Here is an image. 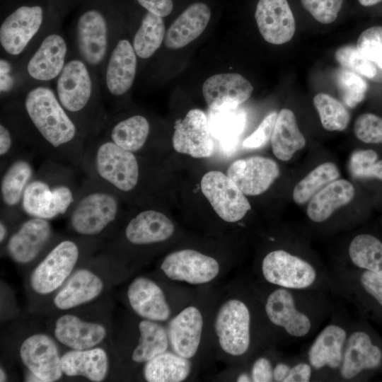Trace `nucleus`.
I'll use <instances>...</instances> for the list:
<instances>
[{"label":"nucleus","mask_w":382,"mask_h":382,"mask_svg":"<svg viewBox=\"0 0 382 382\" xmlns=\"http://www.w3.org/2000/svg\"><path fill=\"white\" fill-rule=\"evenodd\" d=\"M9 121L25 146L46 160L80 168L88 138L52 89L33 88Z\"/></svg>","instance_id":"nucleus-1"},{"label":"nucleus","mask_w":382,"mask_h":382,"mask_svg":"<svg viewBox=\"0 0 382 382\" xmlns=\"http://www.w3.org/2000/svg\"><path fill=\"white\" fill-rule=\"evenodd\" d=\"M81 168L46 160L27 186L21 204L24 215L52 220L65 216L73 206L83 183Z\"/></svg>","instance_id":"nucleus-2"},{"label":"nucleus","mask_w":382,"mask_h":382,"mask_svg":"<svg viewBox=\"0 0 382 382\" xmlns=\"http://www.w3.org/2000/svg\"><path fill=\"white\" fill-rule=\"evenodd\" d=\"M324 292L276 286L265 299V316L289 339L303 340L316 330L330 311Z\"/></svg>","instance_id":"nucleus-3"},{"label":"nucleus","mask_w":382,"mask_h":382,"mask_svg":"<svg viewBox=\"0 0 382 382\" xmlns=\"http://www.w3.org/2000/svg\"><path fill=\"white\" fill-rule=\"evenodd\" d=\"M54 92L88 140L100 134L108 120L96 99L93 78L84 61L74 58L66 62L57 78Z\"/></svg>","instance_id":"nucleus-4"},{"label":"nucleus","mask_w":382,"mask_h":382,"mask_svg":"<svg viewBox=\"0 0 382 382\" xmlns=\"http://www.w3.org/2000/svg\"><path fill=\"white\" fill-rule=\"evenodd\" d=\"M121 197L103 183L84 175L77 198L66 215L69 229L86 238L111 230L120 214Z\"/></svg>","instance_id":"nucleus-5"},{"label":"nucleus","mask_w":382,"mask_h":382,"mask_svg":"<svg viewBox=\"0 0 382 382\" xmlns=\"http://www.w3.org/2000/svg\"><path fill=\"white\" fill-rule=\"evenodd\" d=\"M260 270L265 280L275 286L312 291H325L332 286L331 275L327 270L284 249H276L265 255Z\"/></svg>","instance_id":"nucleus-6"},{"label":"nucleus","mask_w":382,"mask_h":382,"mask_svg":"<svg viewBox=\"0 0 382 382\" xmlns=\"http://www.w3.org/2000/svg\"><path fill=\"white\" fill-rule=\"evenodd\" d=\"M382 370V339L366 322L351 323L337 380L359 381Z\"/></svg>","instance_id":"nucleus-7"},{"label":"nucleus","mask_w":382,"mask_h":382,"mask_svg":"<svg viewBox=\"0 0 382 382\" xmlns=\"http://www.w3.org/2000/svg\"><path fill=\"white\" fill-rule=\"evenodd\" d=\"M351 323L333 318L316 335L304 357L313 368L315 381L337 379Z\"/></svg>","instance_id":"nucleus-8"},{"label":"nucleus","mask_w":382,"mask_h":382,"mask_svg":"<svg viewBox=\"0 0 382 382\" xmlns=\"http://www.w3.org/2000/svg\"><path fill=\"white\" fill-rule=\"evenodd\" d=\"M332 286L345 296L368 318L382 320V276L347 267L334 270Z\"/></svg>","instance_id":"nucleus-9"},{"label":"nucleus","mask_w":382,"mask_h":382,"mask_svg":"<svg viewBox=\"0 0 382 382\" xmlns=\"http://www.w3.org/2000/svg\"><path fill=\"white\" fill-rule=\"evenodd\" d=\"M80 255L77 241L70 238L58 241L33 270L30 276L32 289L47 295L60 288L72 274Z\"/></svg>","instance_id":"nucleus-10"},{"label":"nucleus","mask_w":382,"mask_h":382,"mask_svg":"<svg viewBox=\"0 0 382 382\" xmlns=\"http://www.w3.org/2000/svg\"><path fill=\"white\" fill-rule=\"evenodd\" d=\"M252 315L243 301L231 299L220 307L214 329L220 347L228 354L241 357L251 345Z\"/></svg>","instance_id":"nucleus-11"},{"label":"nucleus","mask_w":382,"mask_h":382,"mask_svg":"<svg viewBox=\"0 0 382 382\" xmlns=\"http://www.w3.org/2000/svg\"><path fill=\"white\" fill-rule=\"evenodd\" d=\"M37 155L32 150H23L1 168V216L21 220L25 215L21 210L25 190L37 170L33 158Z\"/></svg>","instance_id":"nucleus-12"},{"label":"nucleus","mask_w":382,"mask_h":382,"mask_svg":"<svg viewBox=\"0 0 382 382\" xmlns=\"http://www.w3.org/2000/svg\"><path fill=\"white\" fill-rule=\"evenodd\" d=\"M200 185L215 212L227 222L240 221L251 209L245 195L233 180L220 171L205 173Z\"/></svg>","instance_id":"nucleus-13"},{"label":"nucleus","mask_w":382,"mask_h":382,"mask_svg":"<svg viewBox=\"0 0 382 382\" xmlns=\"http://www.w3.org/2000/svg\"><path fill=\"white\" fill-rule=\"evenodd\" d=\"M52 236L50 220L25 216L9 235L6 243V253L16 263L28 264L48 246Z\"/></svg>","instance_id":"nucleus-14"},{"label":"nucleus","mask_w":382,"mask_h":382,"mask_svg":"<svg viewBox=\"0 0 382 382\" xmlns=\"http://www.w3.org/2000/svg\"><path fill=\"white\" fill-rule=\"evenodd\" d=\"M44 10L40 5H22L10 13L0 26V44L11 56H18L40 30Z\"/></svg>","instance_id":"nucleus-15"},{"label":"nucleus","mask_w":382,"mask_h":382,"mask_svg":"<svg viewBox=\"0 0 382 382\" xmlns=\"http://www.w3.org/2000/svg\"><path fill=\"white\" fill-rule=\"evenodd\" d=\"M75 39L81 59L90 66H100L108 49V24L104 13L96 8L83 12L76 22Z\"/></svg>","instance_id":"nucleus-16"},{"label":"nucleus","mask_w":382,"mask_h":382,"mask_svg":"<svg viewBox=\"0 0 382 382\" xmlns=\"http://www.w3.org/2000/svg\"><path fill=\"white\" fill-rule=\"evenodd\" d=\"M161 269L172 280L201 284L218 275L219 265L214 257L192 249H183L167 255Z\"/></svg>","instance_id":"nucleus-17"},{"label":"nucleus","mask_w":382,"mask_h":382,"mask_svg":"<svg viewBox=\"0 0 382 382\" xmlns=\"http://www.w3.org/2000/svg\"><path fill=\"white\" fill-rule=\"evenodd\" d=\"M20 357L29 372L39 382H54L63 375L57 344L44 333L30 335L22 342Z\"/></svg>","instance_id":"nucleus-18"},{"label":"nucleus","mask_w":382,"mask_h":382,"mask_svg":"<svg viewBox=\"0 0 382 382\" xmlns=\"http://www.w3.org/2000/svg\"><path fill=\"white\" fill-rule=\"evenodd\" d=\"M172 142L178 153L197 158L210 157L214 144L204 112L199 109L189 110L175 123Z\"/></svg>","instance_id":"nucleus-19"},{"label":"nucleus","mask_w":382,"mask_h":382,"mask_svg":"<svg viewBox=\"0 0 382 382\" xmlns=\"http://www.w3.org/2000/svg\"><path fill=\"white\" fill-rule=\"evenodd\" d=\"M226 175L249 196L265 192L279 175L277 163L262 156H251L232 163Z\"/></svg>","instance_id":"nucleus-20"},{"label":"nucleus","mask_w":382,"mask_h":382,"mask_svg":"<svg viewBox=\"0 0 382 382\" xmlns=\"http://www.w3.org/2000/svg\"><path fill=\"white\" fill-rule=\"evenodd\" d=\"M202 91L210 109L222 110L236 108L246 101L253 91V86L239 74L225 73L208 78Z\"/></svg>","instance_id":"nucleus-21"},{"label":"nucleus","mask_w":382,"mask_h":382,"mask_svg":"<svg viewBox=\"0 0 382 382\" xmlns=\"http://www.w3.org/2000/svg\"><path fill=\"white\" fill-rule=\"evenodd\" d=\"M255 18L261 35L271 44H284L295 33V19L286 0H259Z\"/></svg>","instance_id":"nucleus-22"},{"label":"nucleus","mask_w":382,"mask_h":382,"mask_svg":"<svg viewBox=\"0 0 382 382\" xmlns=\"http://www.w3.org/2000/svg\"><path fill=\"white\" fill-rule=\"evenodd\" d=\"M67 45L59 34L47 35L29 59L26 65L28 76L35 81L47 82L57 79L66 61Z\"/></svg>","instance_id":"nucleus-23"},{"label":"nucleus","mask_w":382,"mask_h":382,"mask_svg":"<svg viewBox=\"0 0 382 382\" xmlns=\"http://www.w3.org/2000/svg\"><path fill=\"white\" fill-rule=\"evenodd\" d=\"M137 54L126 39L119 40L107 62L105 83L110 96L119 97L132 87L137 71Z\"/></svg>","instance_id":"nucleus-24"},{"label":"nucleus","mask_w":382,"mask_h":382,"mask_svg":"<svg viewBox=\"0 0 382 382\" xmlns=\"http://www.w3.org/2000/svg\"><path fill=\"white\" fill-rule=\"evenodd\" d=\"M127 298L134 312L144 319L166 320L170 309L161 288L153 280L138 277L129 284Z\"/></svg>","instance_id":"nucleus-25"},{"label":"nucleus","mask_w":382,"mask_h":382,"mask_svg":"<svg viewBox=\"0 0 382 382\" xmlns=\"http://www.w3.org/2000/svg\"><path fill=\"white\" fill-rule=\"evenodd\" d=\"M203 328L202 316L195 306L181 311L169 323L168 336L175 354L192 358L199 348Z\"/></svg>","instance_id":"nucleus-26"},{"label":"nucleus","mask_w":382,"mask_h":382,"mask_svg":"<svg viewBox=\"0 0 382 382\" xmlns=\"http://www.w3.org/2000/svg\"><path fill=\"white\" fill-rule=\"evenodd\" d=\"M54 335L58 342L71 349L82 350L99 345L106 337L107 330L100 323L64 314L55 321Z\"/></svg>","instance_id":"nucleus-27"},{"label":"nucleus","mask_w":382,"mask_h":382,"mask_svg":"<svg viewBox=\"0 0 382 382\" xmlns=\"http://www.w3.org/2000/svg\"><path fill=\"white\" fill-rule=\"evenodd\" d=\"M174 225L163 213L144 209L137 213L127 224L125 236L135 245H147L163 242L173 233Z\"/></svg>","instance_id":"nucleus-28"},{"label":"nucleus","mask_w":382,"mask_h":382,"mask_svg":"<svg viewBox=\"0 0 382 382\" xmlns=\"http://www.w3.org/2000/svg\"><path fill=\"white\" fill-rule=\"evenodd\" d=\"M104 289L103 279L91 270L81 268L72 273L54 296L56 308L66 311L96 299Z\"/></svg>","instance_id":"nucleus-29"},{"label":"nucleus","mask_w":382,"mask_h":382,"mask_svg":"<svg viewBox=\"0 0 382 382\" xmlns=\"http://www.w3.org/2000/svg\"><path fill=\"white\" fill-rule=\"evenodd\" d=\"M211 17L209 6L202 2L189 6L171 24L164 43L171 50L180 49L197 39L207 26Z\"/></svg>","instance_id":"nucleus-30"},{"label":"nucleus","mask_w":382,"mask_h":382,"mask_svg":"<svg viewBox=\"0 0 382 382\" xmlns=\"http://www.w3.org/2000/svg\"><path fill=\"white\" fill-rule=\"evenodd\" d=\"M63 374L67 376H83L93 382L103 381L109 369L108 357L100 347L65 352L61 357Z\"/></svg>","instance_id":"nucleus-31"},{"label":"nucleus","mask_w":382,"mask_h":382,"mask_svg":"<svg viewBox=\"0 0 382 382\" xmlns=\"http://www.w3.org/2000/svg\"><path fill=\"white\" fill-rule=\"evenodd\" d=\"M354 194V188L349 181L335 180L312 197L307 207V216L315 223L324 222L337 209L349 204Z\"/></svg>","instance_id":"nucleus-32"},{"label":"nucleus","mask_w":382,"mask_h":382,"mask_svg":"<svg viewBox=\"0 0 382 382\" xmlns=\"http://www.w3.org/2000/svg\"><path fill=\"white\" fill-rule=\"evenodd\" d=\"M101 134L110 139L121 148L137 153L146 145L151 127L149 120L143 115H134L115 120L108 121Z\"/></svg>","instance_id":"nucleus-33"},{"label":"nucleus","mask_w":382,"mask_h":382,"mask_svg":"<svg viewBox=\"0 0 382 382\" xmlns=\"http://www.w3.org/2000/svg\"><path fill=\"white\" fill-rule=\"evenodd\" d=\"M306 144V139L298 127L294 113L289 109H282L277 115L271 137L274 155L280 161H288Z\"/></svg>","instance_id":"nucleus-34"},{"label":"nucleus","mask_w":382,"mask_h":382,"mask_svg":"<svg viewBox=\"0 0 382 382\" xmlns=\"http://www.w3.org/2000/svg\"><path fill=\"white\" fill-rule=\"evenodd\" d=\"M189 359L166 351L145 363L144 377L148 382L183 381L191 371Z\"/></svg>","instance_id":"nucleus-35"},{"label":"nucleus","mask_w":382,"mask_h":382,"mask_svg":"<svg viewBox=\"0 0 382 382\" xmlns=\"http://www.w3.org/2000/svg\"><path fill=\"white\" fill-rule=\"evenodd\" d=\"M350 267L382 276V241L368 233L355 236L347 249Z\"/></svg>","instance_id":"nucleus-36"},{"label":"nucleus","mask_w":382,"mask_h":382,"mask_svg":"<svg viewBox=\"0 0 382 382\" xmlns=\"http://www.w3.org/2000/svg\"><path fill=\"white\" fill-rule=\"evenodd\" d=\"M139 343L132 354L134 361L146 363L167 350L168 332L160 323L144 319L139 324Z\"/></svg>","instance_id":"nucleus-37"},{"label":"nucleus","mask_w":382,"mask_h":382,"mask_svg":"<svg viewBox=\"0 0 382 382\" xmlns=\"http://www.w3.org/2000/svg\"><path fill=\"white\" fill-rule=\"evenodd\" d=\"M217 111L219 112L210 118V132L219 141L224 149H232L237 144L238 137L244 129L245 115L236 108Z\"/></svg>","instance_id":"nucleus-38"},{"label":"nucleus","mask_w":382,"mask_h":382,"mask_svg":"<svg viewBox=\"0 0 382 382\" xmlns=\"http://www.w3.org/2000/svg\"><path fill=\"white\" fill-rule=\"evenodd\" d=\"M166 35L163 17L147 11L133 38V47L141 59L151 57L161 47Z\"/></svg>","instance_id":"nucleus-39"},{"label":"nucleus","mask_w":382,"mask_h":382,"mask_svg":"<svg viewBox=\"0 0 382 382\" xmlns=\"http://www.w3.org/2000/svg\"><path fill=\"white\" fill-rule=\"evenodd\" d=\"M339 176L340 172L335 163L320 164L296 185L292 194L294 201L298 204L306 203L320 189Z\"/></svg>","instance_id":"nucleus-40"},{"label":"nucleus","mask_w":382,"mask_h":382,"mask_svg":"<svg viewBox=\"0 0 382 382\" xmlns=\"http://www.w3.org/2000/svg\"><path fill=\"white\" fill-rule=\"evenodd\" d=\"M323 127L330 132L343 131L349 122L350 115L346 108L336 98L324 93L313 98Z\"/></svg>","instance_id":"nucleus-41"},{"label":"nucleus","mask_w":382,"mask_h":382,"mask_svg":"<svg viewBox=\"0 0 382 382\" xmlns=\"http://www.w3.org/2000/svg\"><path fill=\"white\" fill-rule=\"evenodd\" d=\"M335 83L342 100L348 107L354 108L364 99L368 85L356 72L342 69L337 70Z\"/></svg>","instance_id":"nucleus-42"},{"label":"nucleus","mask_w":382,"mask_h":382,"mask_svg":"<svg viewBox=\"0 0 382 382\" xmlns=\"http://www.w3.org/2000/svg\"><path fill=\"white\" fill-rule=\"evenodd\" d=\"M371 149L354 151L349 160V171L356 178H377L382 180V160Z\"/></svg>","instance_id":"nucleus-43"},{"label":"nucleus","mask_w":382,"mask_h":382,"mask_svg":"<svg viewBox=\"0 0 382 382\" xmlns=\"http://www.w3.org/2000/svg\"><path fill=\"white\" fill-rule=\"evenodd\" d=\"M335 57L344 67L369 79L374 78L376 74V68L373 62L362 55L354 45L339 47L335 53Z\"/></svg>","instance_id":"nucleus-44"},{"label":"nucleus","mask_w":382,"mask_h":382,"mask_svg":"<svg viewBox=\"0 0 382 382\" xmlns=\"http://www.w3.org/2000/svg\"><path fill=\"white\" fill-rule=\"evenodd\" d=\"M16 129L8 120L1 119L0 123V168H3L12 158L25 150Z\"/></svg>","instance_id":"nucleus-45"},{"label":"nucleus","mask_w":382,"mask_h":382,"mask_svg":"<svg viewBox=\"0 0 382 382\" xmlns=\"http://www.w3.org/2000/svg\"><path fill=\"white\" fill-rule=\"evenodd\" d=\"M356 137L366 144H382V117L372 113L359 115L354 125Z\"/></svg>","instance_id":"nucleus-46"},{"label":"nucleus","mask_w":382,"mask_h":382,"mask_svg":"<svg viewBox=\"0 0 382 382\" xmlns=\"http://www.w3.org/2000/svg\"><path fill=\"white\" fill-rule=\"evenodd\" d=\"M357 48L370 61H381L382 26H373L363 31L357 39Z\"/></svg>","instance_id":"nucleus-47"},{"label":"nucleus","mask_w":382,"mask_h":382,"mask_svg":"<svg viewBox=\"0 0 382 382\" xmlns=\"http://www.w3.org/2000/svg\"><path fill=\"white\" fill-rule=\"evenodd\" d=\"M301 2L317 21L329 24L337 18L343 0H301Z\"/></svg>","instance_id":"nucleus-48"},{"label":"nucleus","mask_w":382,"mask_h":382,"mask_svg":"<svg viewBox=\"0 0 382 382\" xmlns=\"http://www.w3.org/2000/svg\"><path fill=\"white\" fill-rule=\"evenodd\" d=\"M277 115L274 111L268 114L257 129L244 139L243 146L247 149H257L265 146L271 139Z\"/></svg>","instance_id":"nucleus-49"},{"label":"nucleus","mask_w":382,"mask_h":382,"mask_svg":"<svg viewBox=\"0 0 382 382\" xmlns=\"http://www.w3.org/2000/svg\"><path fill=\"white\" fill-rule=\"evenodd\" d=\"M313 377V370L309 362L305 358L296 359L292 361L284 382H309Z\"/></svg>","instance_id":"nucleus-50"},{"label":"nucleus","mask_w":382,"mask_h":382,"mask_svg":"<svg viewBox=\"0 0 382 382\" xmlns=\"http://www.w3.org/2000/svg\"><path fill=\"white\" fill-rule=\"evenodd\" d=\"M274 366L271 360L265 356L257 357L253 363L250 376L253 382H272Z\"/></svg>","instance_id":"nucleus-51"},{"label":"nucleus","mask_w":382,"mask_h":382,"mask_svg":"<svg viewBox=\"0 0 382 382\" xmlns=\"http://www.w3.org/2000/svg\"><path fill=\"white\" fill-rule=\"evenodd\" d=\"M147 11L161 17L168 16L173 8V0H137Z\"/></svg>","instance_id":"nucleus-52"},{"label":"nucleus","mask_w":382,"mask_h":382,"mask_svg":"<svg viewBox=\"0 0 382 382\" xmlns=\"http://www.w3.org/2000/svg\"><path fill=\"white\" fill-rule=\"evenodd\" d=\"M291 362L278 361L274 366L273 378L275 382H284L291 369Z\"/></svg>","instance_id":"nucleus-53"},{"label":"nucleus","mask_w":382,"mask_h":382,"mask_svg":"<svg viewBox=\"0 0 382 382\" xmlns=\"http://www.w3.org/2000/svg\"><path fill=\"white\" fill-rule=\"evenodd\" d=\"M8 222L9 221L1 216L0 220V243H4L8 238Z\"/></svg>","instance_id":"nucleus-54"},{"label":"nucleus","mask_w":382,"mask_h":382,"mask_svg":"<svg viewBox=\"0 0 382 382\" xmlns=\"http://www.w3.org/2000/svg\"><path fill=\"white\" fill-rule=\"evenodd\" d=\"M237 382H250L252 381L250 374H248L246 372H243L240 374L237 378Z\"/></svg>","instance_id":"nucleus-55"},{"label":"nucleus","mask_w":382,"mask_h":382,"mask_svg":"<svg viewBox=\"0 0 382 382\" xmlns=\"http://www.w3.org/2000/svg\"><path fill=\"white\" fill-rule=\"evenodd\" d=\"M358 1L364 6H371L380 3L382 0H358Z\"/></svg>","instance_id":"nucleus-56"},{"label":"nucleus","mask_w":382,"mask_h":382,"mask_svg":"<svg viewBox=\"0 0 382 382\" xmlns=\"http://www.w3.org/2000/svg\"><path fill=\"white\" fill-rule=\"evenodd\" d=\"M7 381L6 374L4 370L1 367L0 369V381L4 382Z\"/></svg>","instance_id":"nucleus-57"},{"label":"nucleus","mask_w":382,"mask_h":382,"mask_svg":"<svg viewBox=\"0 0 382 382\" xmlns=\"http://www.w3.org/2000/svg\"><path fill=\"white\" fill-rule=\"evenodd\" d=\"M378 66L382 69V60L376 63Z\"/></svg>","instance_id":"nucleus-58"}]
</instances>
